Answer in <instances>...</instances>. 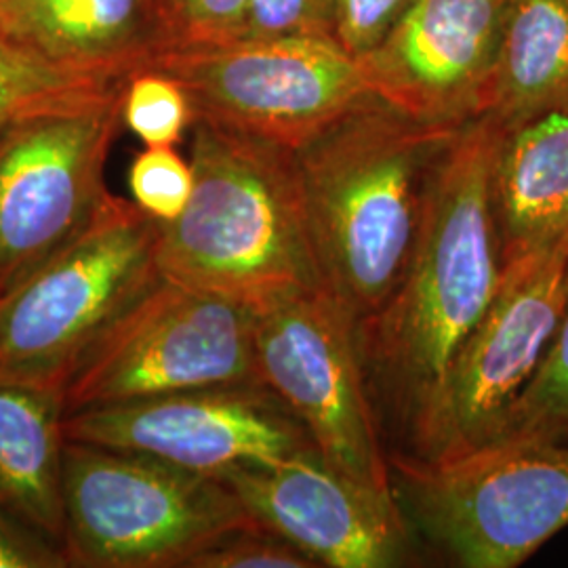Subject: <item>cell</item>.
Segmentation results:
<instances>
[{
	"mask_svg": "<svg viewBox=\"0 0 568 568\" xmlns=\"http://www.w3.org/2000/svg\"><path fill=\"white\" fill-rule=\"evenodd\" d=\"M222 480L260 527L302 549L318 567H389L405 546L396 499L345 478L318 450L241 467Z\"/></svg>",
	"mask_w": 568,
	"mask_h": 568,
	"instance_id": "14",
	"label": "cell"
},
{
	"mask_svg": "<svg viewBox=\"0 0 568 568\" xmlns=\"http://www.w3.org/2000/svg\"><path fill=\"white\" fill-rule=\"evenodd\" d=\"M194 122V110L182 84L171 77L143 70L133 74L122 93V124L145 148L175 145Z\"/></svg>",
	"mask_w": 568,
	"mask_h": 568,
	"instance_id": "21",
	"label": "cell"
},
{
	"mask_svg": "<svg viewBox=\"0 0 568 568\" xmlns=\"http://www.w3.org/2000/svg\"><path fill=\"white\" fill-rule=\"evenodd\" d=\"M415 0H333V41L361 60L405 18Z\"/></svg>",
	"mask_w": 568,
	"mask_h": 568,
	"instance_id": "26",
	"label": "cell"
},
{
	"mask_svg": "<svg viewBox=\"0 0 568 568\" xmlns=\"http://www.w3.org/2000/svg\"><path fill=\"white\" fill-rule=\"evenodd\" d=\"M159 4L175 49L241 41L251 0H159Z\"/></svg>",
	"mask_w": 568,
	"mask_h": 568,
	"instance_id": "23",
	"label": "cell"
},
{
	"mask_svg": "<svg viewBox=\"0 0 568 568\" xmlns=\"http://www.w3.org/2000/svg\"><path fill=\"white\" fill-rule=\"evenodd\" d=\"M255 375L345 478L396 499L373 419L358 323L326 288L255 312Z\"/></svg>",
	"mask_w": 568,
	"mask_h": 568,
	"instance_id": "9",
	"label": "cell"
},
{
	"mask_svg": "<svg viewBox=\"0 0 568 568\" xmlns=\"http://www.w3.org/2000/svg\"><path fill=\"white\" fill-rule=\"evenodd\" d=\"M459 129L371 95L295 150L323 281L358 325L403 281L427 178Z\"/></svg>",
	"mask_w": 568,
	"mask_h": 568,
	"instance_id": "2",
	"label": "cell"
},
{
	"mask_svg": "<svg viewBox=\"0 0 568 568\" xmlns=\"http://www.w3.org/2000/svg\"><path fill=\"white\" fill-rule=\"evenodd\" d=\"M68 440L159 459L211 478L316 450L305 427L262 386L211 387L65 415Z\"/></svg>",
	"mask_w": 568,
	"mask_h": 568,
	"instance_id": "12",
	"label": "cell"
},
{
	"mask_svg": "<svg viewBox=\"0 0 568 568\" xmlns=\"http://www.w3.org/2000/svg\"><path fill=\"white\" fill-rule=\"evenodd\" d=\"M126 81L44 105L0 131V297L98 217Z\"/></svg>",
	"mask_w": 568,
	"mask_h": 568,
	"instance_id": "6",
	"label": "cell"
},
{
	"mask_svg": "<svg viewBox=\"0 0 568 568\" xmlns=\"http://www.w3.org/2000/svg\"><path fill=\"white\" fill-rule=\"evenodd\" d=\"M180 82L194 121L300 150L371 98L358 61L316 39L175 47L148 65Z\"/></svg>",
	"mask_w": 568,
	"mask_h": 568,
	"instance_id": "10",
	"label": "cell"
},
{
	"mask_svg": "<svg viewBox=\"0 0 568 568\" xmlns=\"http://www.w3.org/2000/svg\"><path fill=\"white\" fill-rule=\"evenodd\" d=\"M511 0H415L361 58L368 91L417 121L464 124L485 112Z\"/></svg>",
	"mask_w": 568,
	"mask_h": 568,
	"instance_id": "13",
	"label": "cell"
},
{
	"mask_svg": "<svg viewBox=\"0 0 568 568\" xmlns=\"http://www.w3.org/2000/svg\"><path fill=\"white\" fill-rule=\"evenodd\" d=\"M483 114L508 131L568 114V0H511Z\"/></svg>",
	"mask_w": 568,
	"mask_h": 568,
	"instance_id": "18",
	"label": "cell"
},
{
	"mask_svg": "<svg viewBox=\"0 0 568 568\" xmlns=\"http://www.w3.org/2000/svg\"><path fill=\"white\" fill-rule=\"evenodd\" d=\"M121 81H102L61 70L0 30V131L44 105Z\"/></svg>",
	"mask_w": 568,
	"mask_h": 568,
	"instance_id": "20",
	"label": "cell"
},
{
	"mask_svg": "<svg viewBox=\"0 0 568 568\" xmlns=\"http://www.w3.org/2000/svg\"><path fill=\"white\" fill-rule=\"evenodd\" d=\"M508 129L480 114L457 131L427 178L410 262L394 295L358 325L375 368L424 453L453 368L480 325L501 274L495 164Z\"/></svg>",
	"mask_w": 568,
	"mask_h": 568,
	"instance_id": "1",
	"label": "cell"
},
{
	"mask_svg": "<svg viewBox=\"0 0 568 568\" xmlns=\"http://www.w3.org/2000/svg\"><path fill=\"white\" fill-rule=\"evenodd\" d=\"M192 131L194 190L161 222L163 278L253 312L325 286L295 150L201 119Z\"/></svg>",
	"mask_w": 568,
	"mask_h": 568,
	"instance_id": "3",
	"label": "cell"
},
{
	"mask_svg": "<svg viewBox=\"0 0 568 568\" xmlns=\"http://www.w3.org/2000/svg\"><path fill=\"white\" fill-rule=\"evenodd\" d=\"M262 528L220 478L159 459L65 440L68 567L173 568L236 530Z\"/></svg>",
	"mask_w": 568,
	"mask_h": 568,
	"instance_id": "5",
	"label": "cell"
},
{
	"mask_svg": "<svg viewBox=\"0 0 568 568\" xmlns=\"http://www.w3.org/2000/svg\"><path fill=\"white\" fill-rule=\"evenodd\" d=\"M501 255L568 232V114L508 131L493 180Z\"/></svg>",
	"mask_w": 568,
	"mask_h": 568,
	"instance_id": "17",
	"label": "cell"
},
{
	"mask_svg": "<svg viewBox=\"0 0 568 568\" xmlns=\"http://www.w3.org/2000/svg\"><path fill=\"white\" fill-rule=\"evenodd\" d=\"M394 467L413 518L462 567H520L568 527V443L497 440Z\"/></svg>",
	"mask_w": 568,
	"mask_h": 568,
	"instance_id": "7",
	"label": "cell"
},
{
	"mask_svg": "<svg viewBox=\"0 0 568 568\" xmlns=\"http://www.w3.org/2000/svg\"><path fill=\"white\" fill-rule=\"evenodd\" d=\"M255 312L161 278L84 354L65 415L211 387L260 386Z\"/></svg>",
	"mask_w": 568,
	"mask_h": 568,
	"instance_id": "8",
	"label": "cell"
},
{
	"mask_svg": "<svg viewBox=\"0 0 568 568\" xmlns=\"http://www.w3.org/2000/svg\"><path fill=\"white\" fill-rule=\"evenodd\" d=\"M333 41V0H251L241 41Z\"/></svg>",
	"mask_w": 568,
	"mask_h": 568,
	"instance_id": "24",
	"label": "cell"
},
{
	"mask_svg": "<svg viewBox=\"0 0 568 568\" xmlns=\"http://www.w3.org/2000/svg\"><path fill=\"white\" fill-rule=\"evenodd\" d=\"M68 567L63 549L0 504V568Z\"/></svg>",
	"mask_w": 568,
	"mask_h": 568,
	"instance_id": "27",
	"label": "cell"
},
{
	"mask_svg": "<svg viewBox=\"0 0 568 568\" xmlns=\"http://www.w3.org/2000/svg\"><path fill=\"white\" fill-rule=\"evenodd\" d=\"M63 398L0 382V504L63 549Z\"/></svg>",
	"mask_w": 568,
	"mask_h": 568,
	"instance_id": "16",
	"label": "cell"
},
{
	"mask_svg": "<svg viewBox=\"0 0 568 568\" xmlns=\"http://www.w3.org/2000/svg\"><path fill=\"white\" fill-rule=\"evenodd\" d=\"M129 185L133 203L154 220L169 224L175 222L190 203L194 171L173 145L145 148L131 164Z\"/></svg>",
	"mask_w": 568,
	"mask_h": 568,
	"instance_id": "22",
	"label": "cell"
},
{
	"mask_svg": "<svg viewBox=\"0 0 568 568\" xmlns=\"http://www.w3.org/2000/svg\"><path fill=\"white\" fill-rule=\"evenodd\" d=\"M497 440L568 443V304L541 363L493 443Z\"/></svg>",
	"mask_w": 568,
	"mask_h": 568,
	"instance_id": "19",
	"label": "cell"
},
{
	"mask_svg": "<svg viewBox=\"0 0 568 568\" xmlns=\"http://www.w3.org/2000/svg\"><path fill=\"white\" fill-rule=\"evenodd\" d=\"M0 30L61 70L129 81L171 49L159 0H0Z\"/></svg>",
	"mask_w": 568,
	"mask_h": 568,
	"instance_id": "15",
	"label": "cell"
},
{
	"mask_svg": "<svg viewBox=\"0 0 568 568\" xmlns=\"http://www.w3.org/2000/svg\"><path fill=\"white\" fill-rule=\"evenodd\" d=\"M568 304V232L501 255L490 305L462 349L424 459L483 447L541 363Z\"/></svg>",
	"mask_w": 568,
	"mask_h": 568,
	"instance_id": "11",
	"label": "cell"
},
{
	"mask_svg": "<svg viewBox=\"0 0 568 568\" xmlns=\"http://www.w3.org/2000/svg\"><path fill=\"white\" fill-rule=\"evenodd\" d=\"M159 7H161V4H159Z\"/></svg>",
	"mask_w": 568,
	"mask_h": 568,
	"instance_id": "28",
	"label": "cell"
},
{
	"mask_svg": "<svg viewBox=\"0 0 568 568\" xmlns=\"http://www.w3.org/2000/svg\"><path fill=\"white\" fill-rule=\"evenodd\" d=\"M161 222L110 194L58 255L0 297V382L61 394L84 354L163 278Z\"/></svg>",
	"mask_w": 568,
	"mask_h": 568,
	"instance_id": "4",
	"label": "cell"
},
{
	"mask_svg": "<svg viewBox=\"0 0 568 568\" xmlns=\"http://www.w3.org/2000/svg\"><path fill=\"white\" fill-rule=\"evenodd\" d=\"M302 549L264 528L236 530L196 554L185 568H314Z\"/></svg>",
	"mask_w": 568,
	"mask_h": 568,
	"instance_id": "25",
	"label": "cell"
}]
</instances>
